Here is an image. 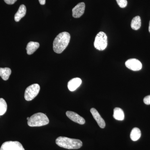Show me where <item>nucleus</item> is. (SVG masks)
Listing matches in <instances>:
<instances>
[{"instance_id": "obj_1", "label": "nucleus", "mask_w": 150, "mask_h": 150, "mask_svg": "<svg viewBox=\"0 0 150 150\" xmlns=\"http://www.w3.org/2000/svg\"><path fill=\"white\" fill-rule=\"evenodd\" d=\"M71 36L69 33H61L57 35L53 42V50L57 54H61L67 48L70 42Z\"/></svg>"}, {"instance_id": "obj_2", "label": "nucleus", "mask_w": 150, "mask_h": 150, "mask_svg": "<svg viewBox=\"0 0 150 150\" xmlns=\"http://www.w3.org/2000/svg\"><path fill=\"white\" fill-rule=\"evenodd\" d=\"M56 143L59 146L68 149H77L81 147L83 145L81 140L63 137H58Z\"/></svg>"}, {"instance_id": "obj_3", "label": "nucleus", "mask_w": 150, "mask_h": 150, "mask_svg": "<svg viewBox=\"0 0 150 150\" xmlns=\"http://www.w3.org/2000/svg\"><path fill=\"white\" fill-rule=\"evenodd\" d=\"M49 122V119L46 114L38 112L30 117L27 123L30 127H40L47 125Z\"/></svg>"}, {"instance_id": "obj_4", "label": "nucleus", "mask_w": 150, "mask_h": 150, "mask_svg": "<svg viewBox=\"0 0 150 150\" xmlns=\"http://www.w3.org/2000/svg\"><path fill=\"white\" fill-rule=\"evenodd\" d=\"M107 35L104 32L98 33L95 38L94 43L95 48L99 51H103L107 47Z\"/></svg>"}, {"instance_id": "obj_5", "label": "nucleus", "mask_w": 150, "mask_h": 150, "mask_svg": "<svg viewBox=\"0 0 150 150\" xmlns=\"http://www.w3.org/2000/svg\"><path fill=\"white\" fill-rule=\"evenodd\" d=\"M40 90V86L38 84H33L29 86L25 91V99L27 101L32 100L38 95Z\"/></svg>"}, {"instance_id": "obj_6", "label": "nucleus", "mask_w": 150, "mask_h": 150, "mask_svg": "<svg viewBox=\"0 0 150 150\" xmlns=\"http://www.w3.org/2000/svg\"><path fill=\"white\" fill-rule=\"evenodd\" d=\"M0 150H25V149L20 142L8 141L3 143Z\"/></svg>"}, {"instance_id": "obj_7", "label": "nucleus", "mask_w": 150, "mask_h": 150, "mask_svg": "<svg viewBox=\"0 0 150 150\" xmlns=\"http://www.w3.org/2000/svg\"><path fill=\"white\" fill-rule=\"evenodd\" d=\"M126 67L129 69L134 71H138L142 69V65L141 62L138 59H129L125 63Z\"/></svg>"}, {"instance_id": "obj_8", "label": "nucleus", "mask_w": 150, "mask_h": 150, "mask_svg": "<svg viewBox=\"0 0 150 150\" xmlns=\"http://www.w3.org/2000/svg\"><path fill=\"white\" fill-rule=\"evenodd\" d=\"M85 4L83 2L78 4L72 9V16L75 18L81 17L84 13Z\"/></svg>"}, {"instance_id": "obj_9", "label": "nucleus", "mask_w": 150, "mask_h": 150, "mask_svg": "<svg viewBox=\"0 0 150 150\" xmlns=\"http://www.w3.org/2000/svg\"><path fill=\"white\" fill-rule=\"evenodd\" d=\"M66 115L67 117L71 121L76 123H79L81 125H83L85 123V120L83 118L76 112H73V111H67L66 112Z\"/></svg>"}, {"instance_id": "obj_10", "label": "nucleus", "mask_w": 150, "mask_h": 150, "mask_svg": "<svg viewBox=\"0 0 150 150\" xmlns=\"http://www.w3.org/2000/svg\"><path fill=\"white\" fill-rule=\"evenodd\" d=\"M90 111L93 118L96 121L99 127L102 129H104L105 126V122L103 118L100 115L98 111L94 108H91Z\"/></svg>"}, {"instance_id": "obj_11", "label": "nucleus", "mask_w": 150, "mask_h": 150, "mask_svg": "<svg viewBox=\"0 0 150 150\" xmlns=\"http://www.w3.org/2000/svg\"><path fill=\"white\" fill-rule=\"evenodd\" d=\"M82 81L79 78L72 79L68 82V88L71 91H75L81 86Z\"/></svg>"}, {"instance_id": "obj_12", "label": "nucleus", "mask_w": 150, "mask_h": 150, "mask_svg": "<svg viewBox=\"0 0 150 150\" xmlns=\"http://www.w3.org/2000/svg\"><path fill=\"white\" fill-rule=\"evenodd\" d=\"M26 13V8L24 5H21L19 8L16 13L15 15L14 20L18 22L21 20L22 18L24 17Z\"/></svg>"}, {"instance_id": "obj_13", "label": "nucleus", "mask_w": 150, "mask_h": 150, "mask_svg": "<svg viewBox=\"0 0 150 150\" xmlns=\"http://www.w3.org/2000/svg\"><path fill=\"white\" fill-rule=\"evenodd\" d=\"M40 44L38 42L30 41L28 43L26 46V51L28 55L33 54L39 48Z\"/></svg>"}, {"instance_id": "obj_14", "label": "nucleus", "mask_w": 150, "mask_h": 150, "mask_svg": "<svg viewBox=\"0 0 150 150\" xmlns=\"http://www.w3.org/2000/svg\"><path fill=\"white\" fill-rule=\"evenodd\" d=\"M113 118L118 121H123L124 119V113L120 108H115L113 110Z\"/></svg>"}, {"instance_id": "obj_15", "label": "nucleus", "mask_w": 150, "mask_h": 150, "mask_svg": "<svg viewBox=\"0 0 150 150\" xmlns=\"http://www.w3.org/2000/svg\"><path fill=\"white\" fill-rule=\"evenodd\" d=\"M11 73V70L9 68H0V76L4 80L8 79Z\"/></svg>"}, {"instance_id": "obj_16", "label": "nucleus", "mask_w": 150, "mask_h": 150, "mask_svg": "<svg viewBox=\"0 0 150 150\" xmlns=\"http://www.w3.org/2000/svg\"><path fill=\"white\" fill-rule=\"evenodd\" d=\"M141 18L139 16L135 17L131 22V27L134 30H138L141 26Z\"/></svg>"}, {"instance_id": "obj_17", "label": "nucleus", "mask_w": 150, "mask_h": 150, "mask_svg": "<svg viewBox=\"0 0 150 150\" xmlns=\"http://www.w3.org/2000/svg\"><path fill=\"white\" fill-rule=\"evenodd\" d=\"M141 137V131L138 128H134L132 129L130 134L131 139L133 141H137Z\"/></svg>"}, {"instance_id": "obj_18", "label": "nucleus", "mask_w": 150, "mask_h": 150, "mask_svg": "<svg viewBox=\"0 0 150 150\" xmlns=\"http://www.w3.org/2000/svg\"><path fill=\"white\" fill-rule=\"evenodd\" d=\"M7 105L5 100L3 98H0V116L4 115L6 112Z\"/></svg>"}, {"instance_id": "obj_19", "label": "nucleus", "mask_w": 150, "mask_h": 150, "mask_svg": "<svg viewBox=\"0 0 150 150\" xmlns=\"http://www.w3.org/2000/svg\"><path fill=\"white\" fill-rule=\"evenodd\" d=\"M118 5L121 8H124L127 5V0H116Z\"/></svg>"}, {"instance_id": "obj_20", "label": "nucleus", "mask_w": 150, "mask_h": 150, "mask_svg": "<svg viewBox=\"0 0 150 150\" xmlns=\"http://www.w3.org/2000/svg\"><path fill=\"white\" fill-rule=\"evenodd\" d=\"M144 102L146 104L150 105V95L145 97L144 99Z\"/></svg>"}, {"instance_id": "obj_21", "label": "nucleus", "mask_w": 150, "mask_h": 150, "mask_svg": "<svg viewBox=\"0 0 150 150\" xmlns=\"http://www.w3.org/2000/svg\"><path fill=\"white\" fill-rule=\"evenodd\" d=\"M4 1L7 4L12 5L17 0H4Z\"/></svg>"}, {"instance_id": "obj_22", "label": "nucleus", "mask_w": 150, "mask_h": 150, "mask_svg": "<svg viewBox=\"0 0 150 150\" xmlns=\"http://www.w3.org/2000/svg\"><path fill=\"white\" fill-rule=\"evenodd\" d=\"M40 5H44L46 4V0H38Z\"/></svg>"}, {"instance_id": "obj_23", "label": "nucleus", "mask_w": 150, "mask_h": 150, "mask_svg": "<svg viewBox=\"0 0 150 150\" xmlns=\"http://www.w3.org/2000/svg\"><path fill=\"white\" fill-rule=\"evenodd\" d=\"M149 31L150 33V21L149 22Z\"/></svg>"}, {"instance_id": "obj_24", "label": "nucleus", "mask_w": 150, "mask_h": 150, "mask_svg": "<svg viewBox=\"0 0 150 150\" xmlns=\"http://www.w3.org/2000/svg\"><path fill=\"white\" fill-rule=\"evenodd\" d=\"M29 118H30V117H27V120H28V119H29Z\"/></svg>"}]
</instances>
